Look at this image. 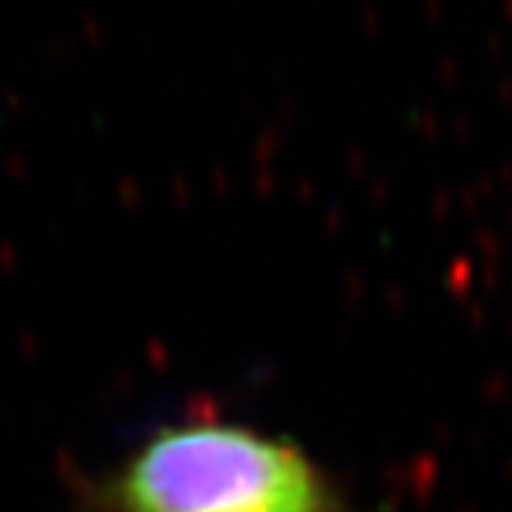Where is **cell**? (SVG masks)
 <instances>
[{"label":"cell","instance_id":"6da1fadb","mask_svg":"<svg viewBox=\"0 0 512 512\" xmlns=\"http://www.w3.org/2000/svg\"><path fill=\"white\" fill-rule=\"evenodd\" d=\"M108 512H340L318 463L284 435L232 420L155 429L108 475Z\"/></svg>","mask_w":512,"mask_h":512}]
</instances>
